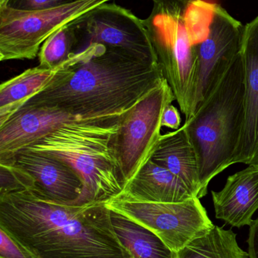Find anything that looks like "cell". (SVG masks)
I'll use <instances>...</instances> for the list:
<instances>
[{
    "label": "cell",
    "instance_id": "cell-2",
    "mask_svg": "<svg viewBox=\"0 0 258 258\" xmlns=\"http://www.w3.org/2000/svg\"><path fill=\"white\" fill-rule=\"evenodd\" d=\"M164 80L159 63L94 44L71 54L56 80L25 104L53 106L92 119L119 117Z\"/></svg>",
    "mask_w": 258,
    "mask_h": 258
},
{
    "label": "cell",
    "instance_id": "cell-14",
    "mask_svg": "<svg viewBox=\"0 0 258 258\" xmlns=\"http://www.w3.org/2000/svg\"><path fill=\"white\" fill-rule=\"evenodd\" d=\"M151 159L180 179L196 198L207 195L200 180L198 154L186 124L162 135Z\"/></svg>",
    "mask_w": 258,
    "mask_h": 258
},
{
    "label": "cell",
    "instance_id": "cell-7",
    "mask_svg": "<svg viewBox=\"0 0 258 258\" xmlns=\"http://www.w3.org/2000/svg\"><path fill=\"white\" fill-rule=\"evenodd\" d=\"M112 0H80L37 11L0 9V60L36 57L41 45L56 30Z\"/></svg>",
    "mask_w": 258,
    "mask_h": 258
},
{
    "label": "cell",
    "instance_id": "cell-13",
    "mask_svg": "<svg viewBox=\"0 0 258 258\" xmlns=\"http://www.w3.org/2000/svg\"><path fill=\"white\" fill-rule=\"evenodd\" d=\"M212 195L216 218L238 228L251 225L258 210V164L229 176L223 189Z\"/></svg>",
    "mask_w": 258,
    "mask_h": 258
},
{
    "label": "cell",
    "instance_id": "cell-11",
    "mask_svg": "<svg viewBox=\"0 0 258 258\" xmlns=\"http://www.w3.org/2000/svg\"><path fill=\"white\" fill-rule=\"evenodd\" d=\"M243 122L232 165L258 164V16L243 27Z\"/></svg>",
    "mask_w": 258,
    "mask_h": 258
},
{
    "label": "cell",
    "instance_id": "cell-10",
    "mask_svg": "<svg viewBox=\"0 0 258 258\" xmlns=\"http://www.w3.org/2000/svg\"><path fill=\"white\" fill-rule=\"evenodd\" d=\"M243 27L241 21L216 4L209 36L197 48L198 105L239 57Z\"/></svg>",
    "mask_w": 258,
    "mask_h": 258
},
{
    "label": "cell",
    "instance_id": "cell-26",
    "mask_svg": "<svg viewBox=\"0 0 258 258\" xmlns=\"http://www.w3.org/2000/svg\"><path fill=\"white\" fill-rule=\"evenodd\" d=\"M179 1H182V2H190V1H192V0H179Z\"/></svg>",
    "mask_w": 258,
    "mask_h": 258
},
{
    "label": "cell",
    "instance_id": "cell-23",
    "mask_svg": "<svg viewBox=\"0 0 258 258\" xmlns=\"http://www.w3.org/2000/svg\"><path fill=\"white\" fill-rule=\"evenodd\" d=\"M180 124H181V117H180L179 110L172 104H169L164 112L162 126L177 130L180 128Z\"/></svg>",
    "mask_w": 258,
    "mask_h": 258
},
{
    "label": "cell",
    "instance_id": "cell-18",
    "mask_svg": "<svg viewBox=\"0 0 258 258\" xmlns=\"http://www.w3.org/2000/svg\"><path fill=\"white\" fill-rule=\"evenodd\" d=\"M177 258H250L239 247L231 230L214 227L177 253Z\"/></svg>",
    "mask_w": 258,
    "mask_h": 258
},
{
    "label": "cell",
    "instance_id": "cell-17",
    "mask_svg": "<svg viewBox=\"0 0 258 258\" xmlns=\"http://www.w3.org/2000/svg\"><path fill=\"white\" fill-rule=\"evenodd\" d=\"M114 230L133 258H177L156 233L128 217L110 210Z\"/></svg>",
    "mask_w": 258,
    "mask_h": 258
},
{
    "label": "cell",
    "instance_id": "cell-22",
    "mask_svg": "<svg viewBox=\"0 0 258 258\" xmlns=\"http://www.w3.org/2000/svg\"><path fill=\"white\" fill-rule=\"evenodd\" d=\"M0 258H34L16 239L0 227Z\"/></svg>",
    "mask_w": 258,
    "mask_h": 258
},
{
    "label": "cell",
    "instance_id": "cell-5",
    "mask_svg": "<svg viewBox=\"0 0 258 258\" xmlns=\"http://www.w3.org/2000/svg\"><path fill=\"white\" fill-rule=\"evenodd\" d=\"M243 67L240 54L186 120L199 162L206 194L211 181L231 166L243 122Z\"/></svg>",
    "mask_w": 258,
    "mask_h": 258
},
{
    "label": "cell",
    "instance_id": "cell-1",
    "mask_svg": "<svg viewBox=\"0 0 258 258\" xmlns=\"http://www.w3.org/2000/svg\"><path fill=\"white\" fill-rule=\"evenodd\" d=\"M0 227L34 258H133L105 203L68 205L34 189L0 196Z\"/></svg>",
    "mask_w": 258,
    "mask_h": 258
},
{
    "label": "cell",
    "instance_id": "cell-3",
    "mask_svg": "<svg viewBox=\"0 0 258 258\" xmlns=\"http://www.w3.org/2000/svg\"><path fill=\"white\" fill-rule=\"evenodd\" d=\"M152 1V11L144 24L164 77L188 120L198 106L197 48L209 36L216 3Z\"/></svg>",
    "mask_w": 258,
    "mask_h": 258
},
{
    "label": "cell",
    "instance_id": "cell-4",
    "mask_svg": "<svg viewBox=\"0 0 258 258\" xmlns=\"http://www.w3.org/2000/svg\"><path fill=\"white\" fill-rule=\"evenodd\" d=\"M123 116L106 122L65 125L26 149L63 161L77 171L83 180V191L76 205L107 203L124 189L111 147Z\"/></svg>",
    "mask_w": 258,
    "mask_h": 258
},
{
    "label": "cell",
    "instance_id": "cell-9",
    "mask_svg": "<svg viewBox=\"0 0 258 258\" xmlns=\"http://www.w3.org/2000/svg\"><path fill=\"white\" fill-rule=\"evenodd\" d=\"M106 205L110 210L149 229L176 253L214 227L198 198L177 203H142L115 198Z\"/></svg>",
    "mask_w": 258,
    "mask_h": 258
},
{
    "label": "cell",
    "instance_id": "cell-15",
    "mask_svg": "<svg viewBox=\"0 0 258 258\" xmlns=\"http://www.w3.org/2000/svg\"><path fill=\"white\" fill-rule=\"evenodd\" d=\"M193 198L196 197L180 179L151 159L115 197L128 201L159 203H183Z\"/></svg>",
    "mask_w": 258,
    "mask_h": 258
},
{
    "label": "cell",
    "instance_id": "cell-20",
    "mask_svg": "<svg viewBox=\"0 0 258 258\" xmlns=\"http://www.w3.org/2000/svg\"><path fill=\"white\" fill-rule=\"evenodd\" d=\"M33 177L15 164L0 163V196L33 189Z\"/></svg>",
    "mask_w": 258,
    "mask_h": 258
},
{
    "label": "cell",
    "instance_id": "cell-12",
    "mask_svg": "<svg viewBox=\"0 0 258 258\" xmlns=\"http://www.w3.org/2000/svg\"><path fill=\"white\" fill-rule=\"evenodd\" d=\"M11 162L27 171L36 182L33 189L48 200L76 205L83 194L81 177L63 161L24 149Z\"/></svg>",
    "mask_w": 258,
    "mask_h": 258
},
{
    "label": "cell",
    "instance_id": "cell-19",
    "mask_svg": "<svg viewBox=\"0 0 258 258\" xmlns=\"http://www.w3.org/2000/svg\"><path fill=\"white\" fill-rule=\"evenodd\" d=\"M76 38L69 24L53 33L39 51V65L44 68H57L69 59L75 49Z\"/></svg>",
    "mask_w": 258,
    "mask_h": 258
},
{
    "label": "cell",
    "instance_id": "cell-21",
    "mask_svg": "<svg viewBox=\"0 0 258 258\" xmlns=\"http://www.w3.org/2000/svg\"><path fill=\"white\" fill-rule=\"evenodd\" d=\"M80 0H9L6 7L18 11H37L61 7Z\"/></svg>",
    "mask_w": 258,
    "mask_h": 258
},
{
    "label": "cell",
    "instance_id": "cell-6",
    "mask_svg": "<svg viewBox=\"0 0 258 258\" xmlns=\"http://www.w3.org/2000/svg\"><path fill=\"white\" fill-rule=\"evenodd\" d=\"M174 101L172 89L165 79L121 118L111 147L124 188L151 159L162 136L164 112Z\"/></svg>",
    "mask_w": 258,
    "mask_h": 258
},
{
    "label": "cell",
    "instance_id": "cell-25",
    "mask_svg": "<svg viewBox=\"0 0 258 258\" xmlns=\"http://www.w3.org/2000/svg\"><path fill=\"white\" fill-rule=\"evenodd\" d=\"M9 0H0V9H3V8L6 7L8 3H9Z\"/></svg>",
    "mask_w": 258,
    "mask_h": 258
},
{
    "label": "cell",
    "instance_id": "cell-8",
    "mask_svg": "<svg viewBox=\"0 0 258 258\" xmlns=\"http://www.w3.org/2000/svg\"><path fill=\"white\" fill-rule=\"evenodd\" d=\"M70 25L76 38L74 54L98 44L122 50L145 63H159L143 20L124 8L104 3Z\"/></svg>",
    "mask_w": 258,
    "mask_h": 258
},
{
    "label": "cell",
    "instance_id": "cell-24",
    "mask_svg": "<svg viewBox=\"0 0 258 258\" xmlns=\"http://www.w3.org/2000/svg\"><path fill=\"white\" fill-rule=\"evenodd\" d=\"M248 245L250 258H258V218L250 225Z\"/></svg>",
    "mask_w": 258,
    "mask_h": 258
},
{
    "label": "cell",
    "instance_id": "cell-16",
    "mask_svg": "<svg viewBox=\"0 0 258 258\" xmlns=\"http://www.w3.org/2000/svg\"><path fill=\"white\" fill-rule=\"evenodd\" d=\"M64 63L53 69L30 68L0 86V126L6 123L29 100L49 86Z\"/></svg>",
    "mask_w": 258,
    "mask_h": 258
}]
</instances>
